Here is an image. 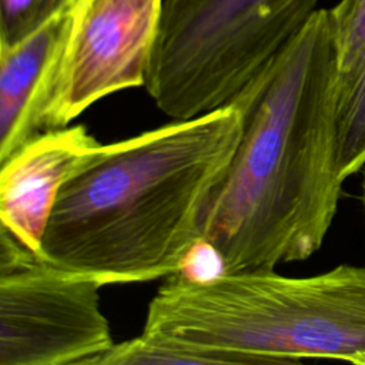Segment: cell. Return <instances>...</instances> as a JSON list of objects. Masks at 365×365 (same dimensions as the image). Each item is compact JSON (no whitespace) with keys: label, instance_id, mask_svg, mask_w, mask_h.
Instances as JSON below:
<instances>
[{"label":"cell","instance_id":"cell-1","mask_svg":"<svg viewBox=\"0 0 365 365\" xmlns=\"http://www.w3.org/2000/svg\"><path fill=\"white\" fill-rule=\"evenodd\" d=\"M336 86L331 13L317 9L232 101L241 137L202 224L225 274L275 269L321 248L344 182Z\"/></svg>","mask_w":365,"mask_h":365},{"label":"cell","instance_id":"cell-2","mask_svg":"<svg viewBox=\"0 0 365 365\" xmlns=\"http://www.w3.org/2000/svg\"><path fill=\"white\" fill-rule=\"evenodd\" d=\"M235 104L113 144L60 191L43 258L101 285L178 272L241 137Z\"/></svg>","mask_w":365,"mask_h":365},{"label":"cell","instance_id":"cell-3","mask_svg":"<svg viewBox=\"0 0 365 365\" xmlns=\"http://www.w3.org/2000/svg\"><path fill=\"white\" fill-rule=\"evenodd\" d=\"M143 332L242 365L302 358L365 365V267L341 264L311 277L254 269L204 282L174 274L150 301Z\"/></svg>","mask_w":365,"mask_h":365},{"label":"cell","instance_id":"cell-4","mask_svg":"<svg viewBox=\"0 0 365 365\" xmlns=\"http://www.w3.org/2000/svg\"><path fill=\"white\" fill-rule=\"evenodd\" d=\"M318 1L164 0L147 93L174 120L232 104Z\"/></svg>","mask_w":365,"mask_h":365},{"label":"cell","instance_id":"cell-5","mask_svg":"<svg viewBox=\"0 0 365 365\" xmlns=\"http://www.w3.org/2000/svg\"><path fill=\"white\" fill-rule=\"evenodd\" d=\"M101 287L0 228V365H93L114 345Z\"/></svg>","mask_w":365,"mask_h":365},{"label":"cell","instance_id":"cell-6","mask_svg":"<svg viewBox=\"0 0 365 365\" xmlns=\"http://www.w3.org/2000/svg\"><path fill=\"white\" fill-rule=\"evenodd\" d=\"M164 0H77L60 50L48 130L98 100L144 86Z\"/></svg>","mask_w":365,"mask_h":365},{"label":"cell","instance_id":"cell-7","mask_svg":"<svg viewBox=\"0 0 365 365\" xmlns=\"http://www.w3.org/2000/svg\"><path fill=\"white\" fill-rule=\"evenodd\" d=\"M83 125L47 130L0 163L1 228L41 255L43 237L63 187L103 151Z\"/></svg>","mask_w":365,"mask_h":365},{"label":"cell","instance_id":"cell-8","mask_svg":"<svg viewBox=\"0 0 365 365\" xmlns=\"http://www.w3.org/2000/svg\"><path fill=\"white\" fill-rule=\"evenodd\" d=\"M71 10L19 43L0 46V163L48 130L58 56Z\"/></svg>","mask_w":365,"mask_h":365},{"label":"cell","instance_id":"cell-9","mask_svg":"<svg viewBox=\"0 0 365 365\" xmlns=\"http://www.w3.org/2000/svg\"><path fill=\"white\" fill-rule=\"evenodd\" d=\"M336 147L341 178L365 165V53L336 86Z\"/></svg>","mask_w":365,"mask_h":365},{"label":"cell","instance_id":"cell-10","mask_svg":"<svg viewBox=\"0 0 365 365\" xmlns=\"http://www.w3.org/2000/svg\"><path fill=\"white\" fill-rule=\"evenodd\" d=\"M174 364H241L232 355L198 349L173 339L141 332V335L118 342L93 365H174ZM242 365V364H241Z\"/></svg>","mask_w":365,"mask_h":365},{"label":"cell","instance_id":"cell-11","mask_svg":"<svg viewBox=\"0 0 365 365\" xmlns=\"http://www.w3.org/2000/svg\"><path fill=\"white\" fill-rule=\"evenodd\" d=\"M77 0H0V46H13Z\"/></svg>","mask_w":365,"mask_h":365},{"label":"cell","instance_id":"cell-12","mask_svg":"<svg viewBox=\"0 0 365 365\" xmlns=\"http://www.w3.org/2000/svg\"><path fill=\"white\" fill-rule=\"evenodd\" d=\"M329 13L338 51V76H344L365 53V0H341Z\"/></svg>","mask_w":365,"mask_h":365},{"label":"cell","instance_id":"cell-13","mask_svg":"<svg viewBox=\"0 0 365 365\" xmlns=\"http://www.w3.org/2000/svg\"><path fill=\"white\" fill-rule=\"evenodd\" d=\"M177 274L190 281H211L225 274V262L220 250L202 237L185 252Z\"/></svg>","mask_w":365,"mask_h":365},{"label":"cell","instance_id":"cell-14","mask_svg":"<svg viewBox=\"0 0 365 365\" xmlns=\"http://www.w3.org/2000/svg\"><path fill=\"white\" fill-rule=\"evenodd\" d=\"M362 201H364V207H365V173H364V184H362Z\"/></svg>","mask_w":365,"mask_h":365}]
</instances>
